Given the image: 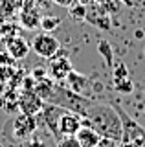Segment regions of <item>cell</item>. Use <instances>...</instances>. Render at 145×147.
<instances>
[{
	"label": "cell",
	"mask_w": 145,
	"mask_h": 147,
	"mask_svg": "<svg viewBox=\"0 0 145 147\" xmlns=\"http://www.w3.org/2000/svg\"><path fill=\"white\" fill-rule=\"evenodd\" d=\"M83 125L92 127L101 138L119 142L123 136V127H121V118L117 110L110 105L94 103L88 107V110L83 116Z\"/></svg>",
	"instance_id": "obj_1"
},
{
	"label": "cell",
	"mask_w": 145,
	"mask_h": 147,
	"mask_svg": "<svg viewBox=\"0 0 145 147\" xmlns=\"http://www.w3.org/2000/svg\"><path fill=\"white\" fill-rule=\"evenodd\" d=\"M11 132H7V138L13 142H22L26 138H30L31 134H35L39 129V119L37 116H28V114H19L17 118H13V121H9Z\"/></svg>",
	"instance_id": "obj_2"
},
{
	"label": "cell",
	"mask_w": 145,
	"mask_h": 147,
	"mask_svg": "<svg viewBox=\"0 0 145 147\" xmlns=\"http://www.w3.org/2000/svg\"><path fill=\"white\" fill-rule=\"evenodd\" d=\"M31 48L33 52L42 59H52L61 52V42L53 37L52 33H46V31H40L33 37V42H31Z\"/></svg>",
	"instance_id": "obj_3"
},
{
	"label": "cell",
	"mask_w": 145,
	"mask_h": 147,
	"mask_svg": "<svg viewBox=\"0 0 145 147\" xmlns=\"http://www.w3.org/2000/svg\"><path fill=\"white\" fill-rule=\"evenodd\" d=\"M62 110H64V107H59V105H53V103H44L40 114H37L39 118H42V123L50 131V134L55 136L57 140H61V134H59V118H61Z\"/></svg>",
	"instance_id": "obj_4"
},
{
	"label": "cell",
	"mask_w": 145,
	"mask_h": 147,
	"mask_svg": "<svg viewBox=\"0 0 145 147\" xmlns=\"http://www.w3.org/2000/svg\"><path fill=\"white\" fill-rule=\"evenodd\" d=\"M42 107H44V101L40 99L33 90H22L20 94H19V99H17V109H19L22 114H28V116H37V114H40Z\"/></svg>",
	"instance_id": "obj_5"
},
{
	"label": "cell",
	"mask_w": 145,
	"mask_h": 147,
	"mask_svg": "<svg viewBox=\"0 0 145 147\" xmlns=\"http://www.w3.org/2000/svg\"><path fill=\"white\" fill-rule=\"evenodd\" d=\"M62 52H59L55 57L48 59L50 64H48V76L52 77L53 81L57 83H62L66 79V76L74 70V66H72V61L66 57V55H61Z\"/></svg>",
	"instance_id": "obj_6"
},
{
	"label": "cell",
	"mask_w": 145,
	"mask_h": 147,
	"mask_svg": "<svg viewBox=\"0 0 145 147\" xmlns=\"http://www.w3.org/2000/svg\"><path fill=\"white\" fill-rule=\"evenodd\" d=\"M83 127V116L77 112H72V110L64 109L59 118V134L62 136H75L77 131Z\"/></svg>",
	"instance_id": "obj_7"
},
{
	"label": "cell",
	"mask_w": 145,
	"mask_h": 147,
	"mask_svg": "<svg viewBox=\"0 0 145 147\" xmlns=\"http://www.w3.org/2000/svg\"><path fill=\"white\" fill-rule=\"evenodd\" d=\"M6 42V50L11 53V57L15 61H20V59H26V55L30 53V42L26 39H22L20 35H15V37H9V39L4 40Z\"/></svg>",
	"instance_id": "obj_8"
},
{
	"label": "cell",
	"mask_w": 145,
	"mask_h": 147,
	"mask_svg": "<svg viewBox=\"0 0 145 147\" xmlns=\"http://www.w3.org/2000/svg\"><path fill=\"white\" fill-rule=\"evenodd\" d=\"M62 85H64L68 90H72V92H75V94L83 96L85 90H87V86H88V79L83 76V74L72 70V72L66 76V79L62 81Z\"/></svg>",
	"instance_id": "obj_9"
},
{
	"label": "cell",
	"mask_w": 145,
	"mask_h": 147,
	"mask_svg": "<svg viewBox=\"0 0 145 147\" xmlns=\"http://www.w3.org/2000/svg\"><path fill=\"white\" fill-rule=\"evenodd\" d=\"M75 140L79 142L81 147H97V144L101 142V136H99L92 127L83 125L77 131V134H75Z\"/></svg>",
	"instance_id": "obj_10"
},
{
	"label": "cell",
	"mask_w": 145,
	"mask_h": 147,
	"mask_svg": "<svg viewBox=\"0 0 145 147\" xmlns=\"http://www.w3.org/2000/svg\"><path fill=\"white\" fill-rule=\"evenodd\" d=\"M20 22L26 30H35V28L40 26V15L33 7H26L20 15Z\"/></svg>",
	"instance_id": "obj_11"
},
{
	"label": "cell",
	"mask_w": 145,
	"mask_h": 147,
	"mask_svg": "<svg viewBox=\"0 0 145 147\" xmlns=\"http://www.w3.org/2000/svg\"><path fill=\"white\" fill-rule=\"evenodd\" d=\"M61 26V18L59 17H52V15H44L40 17V30L46 31V33H52V31H55L57 28Z\"/></svg>",
	"instance_id": "obj_12"
},
{
	"label": "cell",
	"mask_w": 145,
	"mask_h": 147,
	"mask_svg": "<svg viewBox=\"0 0 145 147\" xmlns=\"http://www.w3.org/2000/svg\"><path fill=\"white\" fill-rule=\"evenodd\" d=\"M70 15H72L74 20H85V18H87V7H85V4H81V2L75 0L70 6Z\"/></svg>",
	"instance_id": "obj_13"
},
{
	"label": "cell",
	"mask_w": 145,
	"mask_h": 147,
	"mask_svg": "<svg viewBox=\"0 0 145 147\" xmlns=\"http://www.w3.org/2000/svg\"><path fill=\"white\" fill-rule=\"evenodd\" d=\"M13 72H15L13 66H0V96L6 92L7 81H9V77L13 76Z\"/></svg>",
	"instance_id": "obj_14"
},
{
	"label": "cell",
	"mask_w": 145,
	"mask_h": 147,
	"mask_svg": "<svg viewBox=\"0 0 145 147\" xmlns=\"http://www.w3.org/2000/svg\"><path fill=\"white\" fill-rule=\"evenodd\" d=\"M19 35V30H17L15 24H2L0 26V37H2V40L9 39V37H15Z\"/></svg>",
	"instance_id": "obj_15"
},
{
	"label": "cell",
	"mask_w": 145,
	"mask_h": 147,
	"mask_svg": "<svg viewBox=\"0 0 145 147\" xmlns=\"http://www.w3.org/2000/svg\"><path fill=\"white\" fill-rule=\"evenodd\" d=\"M114 81H121V79H129V70L125 68L123 63H117L114 66V74H112Z\"/></svg>",
	"instance_id": "obj_16"
},
{
	"label": "cell",
	"mask_w": 145,
	"mask_h": 147,
	"mask_svg": "<svg viewBox=\"0 0 145 147\" xmlns=\"http://www.w3.org/2000/svg\"><path fill=\"white\" fill-rule=\"evenodd\" d=\"M22 145L24 147H46L44 140H40V136H37V134H31L30 138H26V140L22 142Z\"/></svg>",
	"instance_id": "obj_17"
},
{
	"label": "cell",
	"mask_w": 145,
	"mask_h": 147,
	"mask_svg": "<svg viewBox=\"0 0 145 147\" xmlns=\"http://www.w3.org/2000/svg\"><path fill=\"white\" fill-rule=\"evenodd\" d=\"M57 147H81L79 142L75 140V136H62L57 142Z\"/></svg>",
	"instance_id": "obj_18"
},
{
	"label": "cell",
	"mask_w": 145,
	"mask_h": 147,
	"mask_svg": "<svg viewBox=\"0 0 145 147\" xmlns=\"http://www.w3.org/2000/svg\"><path fill=\"white\" fill-rule=\"evenodd\" d=\"M15 59L11 57V53L7 50H2L0 52V66H15Z\"/></svg>",
	"instance_id": "obj_19"
},
{
	"label": "cell",
	"mask_w": 145,
	"mask_h": 147,
	"mask_svg": "<svg viewBox=\"0 0 145 147\" xmlns=\"http://www.w3.org/2000/svg\"><path fill=\"white\" fill-rule=\"evenodd\" d=\"M114 85H116V90H119V92H132V81H130V77L129 79H121V81H114Z\"/></svg>",
	"instance_id": "obj_20"
},
{
	"label": "cell",
	"mask_w": 145,
	"mask_h": 147,
	"mask_svg": "<svg viewBox=\"0 0 145 147\" xmlns=\"http://www.w3.org/2000/svg\"><path fill=\"white\" fill-rule=\"evenodd\" d=\"M99 52L105 55L107 64H112V52H110V48H108V44L105 42V40H101V42H99Z\"/></svg>",
	"instance_id": "obj_21"
},
{
	"label": "cell",
	"mask_w": 145,
	"mask_h": 147,
	"mask_svg": "<svg viewBox=\"0 0 145 147\" xmlns=\"http://www.w3.org/2000/svg\"><path fill=\"white\" fill-rule=\"evenodd\" d=\"M31 77H33L35 81H39V79H46V77H50L48 76V70L46 68H33V72H31Z\"/></svg>",
	"instance_id": "obj_22"
},
{
	"label": "cell",
	"mask_w": 145,
	"mask_h": 147,
	"mask_svg": "<svg viewBox=\"0 0 145 147\" xmlns=\"http://www.w3.org/2000/svg\"><path fill=\"white\" fill-rule=\"evenodd\" d=\"M97 147H117V142L108 140V138H101V142L97 144Z\"/></svg>",
	"instance_id": "obj_23"
},
{
	"label": "cell",
	"mask_w": 145,
	"mask_h": 147,
	"mask_svg": "<svg viewBox=\"0 0 145 147\" xmlns=\"http://www.w3.org/2000/svg\"><path fill=\"white\" fill-rule=\"evenodd\" d=\"M53 4H57V6H62V7H70L72 4L75 2V0H52Z\"/></svg>",
	"instance_id": "obj_24"
},
{
	"label": "cell",
	"mask_w": 145,
	"mask_h": 147,
	"mask_svg": "<svg viewBox=\"0 0 145 147\" xmlns=\"http://www.w3.org/2000/svg\"><path fill=\"white\" fill-rule=\"evenodd\" d=\"M77 2H81V4H92L94 0H77Z\"/></svg>",
	"instance_id": "obj_25"
},
{
	"label": "cell",
	"mask_w": 145,
	"mask_h": 147,
	"mask_svg": "<svg viewBox=\"0 0 145 147\" xmlns=\"http://www.w3.org/2000/svg\"><path fill=\"white\" fill-rule=\"evenodd\" d=\"M0 147H2V145H0Z\"/></svg>",
	"instance_id": "obj_26"
}]
</instances>
